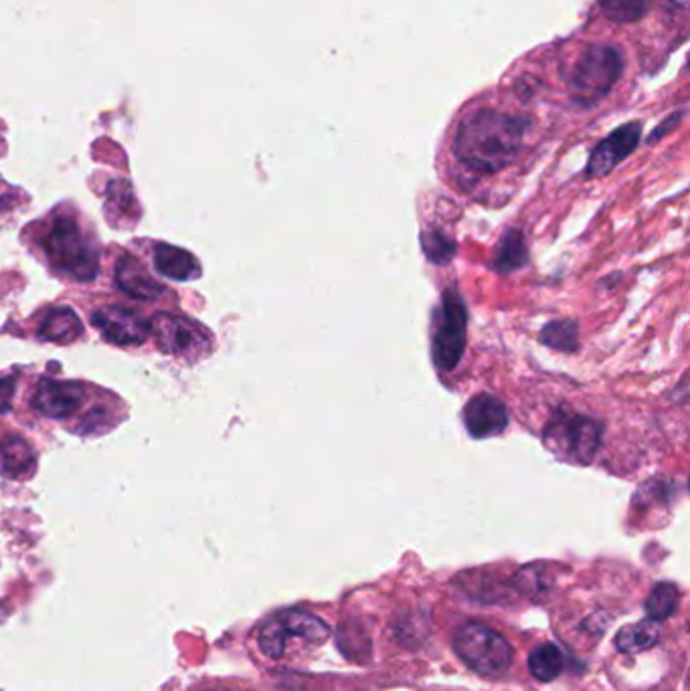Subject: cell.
Masks as SVG:
<instances>
[{"instance_id":"6da1fadb","label":"cell","mask_w":690,"mask_h":691,"mask_svg":"<svg viewBox=\"0 0 690 691\" xmlns=\"http://www.w3.org/2000/svg\"><path fill=\"white\" fill-rule=\"evenodd\" d=\"M524 134L527 119L495 109H478L461 119L454 152L461 164L474 172L495 174L517 158Z\"/></svg>"},{"instance_id":"7a4b0ae2","label":"cell","mask_w":690,"mask_h":691,"mask_svg":"<svg viewBox=\"0 0 690 691\" xmlns=\"http://www.w3.org/2000/svg\"><path fill=\"white\" fill-rule=\"evenodd\" d=\"M332 629L327 620L306 608H286L262 620L254 632L257 656L274 666H302L328 644Z\"/></svg>"},{"instance_id":"3957f363","label":"cell","mask_w":690,"mask_h":691,"mask_svg":"<svg viewBox=\"0 0 690 691\" xmlns=\"http://www.w3.org/2000/svg\"><path fill=\"white\" fill-rule=\"evenodd\" d=\"M454 653L480 678H502L514 661V647L505 632L482 620H464L452 637Z\"/></svg>"},{"instance_id":"277c9868","label":"cell","mask_w":690,"mask_h":691,"mask_svg":"<svg viewBox=\"0 0 690 691\" xmlns=\"http://www.w3.org/2000/svg\"><path fill=\"white\" fill-rule=\"evenodd\" d=\"M602 423L567 408L555 411L543 429V445L563 464H592L602 447Z\"/></svg>"},{"instance_id":"5b68a950","label":"cell","mask_w":690,"mask_h":691,"mask_svg":"<svg viewBox=\"0 0 690 691\" xmlns=\"http://www.w3.org/2000/svg\"><path fill=\"white\" fill-rule=\"evenodd\" d=\"M43 245L51 263L73 279L92 281L99 272L96 243L72 216H57L51 223Z\"/></svg>"},{"instance_id":"8992f818","label":"cell","mask_w":690,"mask_h":691,"mask_svg":"<svg viewBox=\"0 0 690 691\" xmlns=\"http://www.w3.org/2000/svg\"><path fill=\"white\" fill-rule=\"evenodd\" d=\"M675 649L665 620L643 619L619 629L614 637V657L622 673L636 671L646 673V669L658 668V659L667 661Z\"/></svg>"},{"instance_id":"52a82bcc","label":"cell","mask_w":690,"mask_h":691,"mask_svg":"<svg viewBox=\"0 0 690 691\" xmlns=\"http://www.w3.org/2000/svg\"><path fill=\"white\" fill-rule=\"evenodd\" d=\"M432 328V358L437 370L452 372L458 369L468 340V308L458 289H444Z\"/></svg>"},{"instance_id":"ba28073f","label":"cell","mask_w":690,"mask_h":691,"mask_svg":"<svg viewBox=\"0 0 690 691\" xmlns=\"http://www.w3.org/2000/svg\"><path fill=\"white\" fill-rule=\"evenodd\" d=\"M622 57L616 49L592 47L583 53L573 75V92L580 99L594 104L606 97L622 75Z\"/></svg>"},{"instance_id":"9c48e42d","label":"cell","mask_w":690,"mask_h":691,"mask_svg":"<svg viewBox=\"0 0 690 691\" xmlns=\"http://www.w3.org/2000/svg\"><path fill=\"white\" fill-rule=\"evenodd\" d=\"M150 332L157 338L160 350L172 357H199L211 348L205 332L181 316L158 313L150 322Z\"/></svg>"},{"instance_id":"30bf717a","label":"cell","mask_w":690,"mask_h":691,"mask_svg":"<svg viewBox=\"0 0 690 691\" xmlns=\"http://www.w3.org/2000/svg\"><path fill=\"white\" fill-rule=\"evenodd\" d=\"M643 138V126L638 121H631L622 126L616 131H612L607 138L595 146L594 152L587 162V177L590 179H602L609 174L614 168L622 164L628 156L638 148Z\"/></svg>"},{"instance_id":"8fae6325","label":"cell","mask_w":690,"mask_h":691,"mask_svg":"<svg viewBox=\"0 0 690 691\" xmlns=\"http://www.w3.org/2000/svg\"><path fill=\"white\" fill-rule=\"evenodd\" d=\"M92 322L104 338L118 346L145 344L150 334V322L145 320L138 311L121 308V306H106L94 311Z\"/></svg>"},{"instance_id":"7c38bea8","label":"cell","mask_w":690,"mask_h":691,"mask_svg":"<svg viewBox=\"0 0 690 691\" xmlns=\"http://www.w3.org/2000/svg\"><path fill=\"white\" fill-rule=\"evenodd\" d=\"M461 418L474 439H490L502 435L510 423L507 405L495 394L488 393L473 396L464 406Z\"/></svg>"},{"instance_id":"4fadbf2b","label":"cell","mask_w":690,"mask_h":691,"mask_svg":"<svg viewBox=\"0 0 690 691\" xmlns=\"http://www.w3.org/2000/svg\"><path fill=\"white\" fill-rule=\"evenodd\" d=\"M84 403V389L77 382H61L53 379L39 382L33 396V406L49 418L72 417Z\"/></svg>"},{"instance_id":"5bb4252c","label":"cell","mask_w":690,"mask_h":691,"mask_svg":"<svg viewBox=\"0 0 690 691\" xmlns=\"http://www.w3.org/2000/svg\"><path fill=\"white\" fill-rule=\"evenodd\" d=\"M116 284L126 296L136 299H158L167 294V287L158 284L136 257H121L116 267Z\"/></svg>"},{"instance_id":"9a60e30c","label":"cell","mask_w":690,"mask_h":691,"mask_svg":"<svg viewBox=\"0 0 690 691\" xmlns=\"http://www.w3.org/2000/svg\"><path fill=\"white\" fill-rule=\"evenodd\" d=\"M36 467L35 449L19 435L0 439V471L9 479H26Z\"/></svg>"},{"instance_id":"2e32d148","label":"cell","mask_w":690,"mask_h":691,"mask_svg":"<svg viewBox=\"0 0 690 691\" xmlns=\"http://www.w3.org/2000/svg\"><path fill=\"white\" fill-rule=\"evenodd\" d=\"M155 267L158 274L174 281H193L201 275V267L194 259L193 253L174 247V245H162V243L155 249Z\"/></svg>"},{"instance_id":"e0dca14e","label":"cell","mask_w":690,"mask_h":691,"mask_svg":"<svg viewBox=\"0 0 690 691\" xmlns=\"http://www.w3.org/2000/svg\"><path fill=\"white\" fill-rule=\"evenodd\" d=\"M82 332V320L72 308H53L39 326V338L53 344H72Z\"/></svg>"},{"instance_id":"ac0fdd59","label":"cell","mask_w":690,"mask_h":691,"mask_svg":"<svg viewBox=\"0 0 690 691\" xmlns=\"http://www.w3.org/2000/svg\"><path fill=\"white\" fill-rule=\"evenodd\" d=\"M527 263H529V249H527L521 231L507 228L505 235L498 241L495 255L490 259L492 272L500 275L512 274L522 269Z\"/></svg>"},{"instance_id":"d6986e66","label":"cell","mask_w":690,"mask_h":691,"mask_svg":"<svg viewBox=\"0 0 690 691\" xmlns=\"http://www.w3.org/2000/svg\"><path fill=\"white\" fill-rule=\"evenodd\" d=\"M527 666H529V673L533 676L537 681H555L561 671H563V656H561V649L558 645L539 644L534 645L527 659Z\"/></svg>"},{"instance_id":"ffe728a7","label":"cell","mask_w":690,"mask_h":691,"mask_svg":"<svg viewBox=\"0 0 690 691\" xmlns=\"http://www.w3.org/2000/svg\"><path fill=\"white\" fill-rule=\"evenodd\" d=\"M541 342L553 350L571 354L580 348V326L575 320H553L541 330Z\"/></svg>"},{"instance_id":"44dd1931","label":"cell","mask_w":690,"mask_h":691,"mask_svg":"<svg viewBox=\"0 0 690 691\" xmlns=\"http://www.w3.org/2000/svg\"><path fill=\"white\" fill-rule=\"evenodd\" d=\"M680 591L677 584H656L652 595L646 600V613L650 619L667 620L679 613Z\"/></svg>"},{"instance_id":"7402d4cb","label":"cell","mask_w":690,"mask_h":691,"mask_svg":"<svg viewBox=\"0 0 690 691\" xmlns=\"http://www.w3.org/2000/svg\"><path fill=\"white\" fill-rule=\"evenodd\" d=\"M422 247L427 262L436 265H446L456 255V241L437 227L425 228L422 233Z\"/></svg>"},{"instance_id":"603a6c76","label":"cell","mask_w":690,"mask_h":691,"mask_svg":"<svg viewBox=\"0 0 690 691\" xmlns=\"http://www.w3.org/2000/svg\"><path fill=\"white\" fill-rule=\"evenodd\" d=\"M650 0H599V7L607 19L616 23H634L648 11Z\"/></svg>"},{"instance_id":"cb8c5ba5","label":"cell","mask_w":690,"mask_h":691,"mask_svg":"<svg viewBox=\"0 0 690 691\" xmlns=\"http://www.w3.org/2000/svg\"><path fill=\"white\" fill-rule=\"evenodd\" d=\"M124 206H128V209L136 206V203H134L132 187H130L126 180L112 182L108 189V203H106L109 223H112V219L116 216V223H114L112 227H120V219H128L126 213H124ZM128 225H132L130 219H128Z\"/></svg>"},{"instance_id":"d4e9b609","label":"cell","mask_w":690,"mask_h":691,"mask_svg":"<svg viewBox=\"0 0 690 691\" xmlns=\"http://www.w3.org/2000/svg\"><path fill=\"white\" fill-rule=\"evenodd\" d=\"M17 382L14 379H0V413H7L12 406Z\"/></svg>"},{"instance_id":"484cf974","label":"cell","mask_w":690,"mask_h":691,"mask_svg":"<svg viewBox=\"0 0 690 691\" xmlns=\"http://www.w3.org/2000/svg\"><path fill=\"white\" fill-rule=\"evenodd\" d=\"M199 691H245L242 688H237V685H231V683H213V685H209V688H203V690Z\"/></svg>"}]
</instances>
